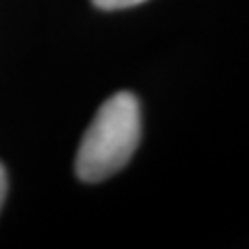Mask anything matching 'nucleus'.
<instances>
[{
    "instance_id": "nucleus-1",
    "label": "nucleus",
    "mask_w": 249,
    "mask_h": 249,
    "mask_svg": "<svg viewBox=\"0 0 249 249\" xmlns=\"http://www.w3.org/2000/svg\"><path fill=\"white\" fill-rule=\"evenodd\" d=\"M142 142V106L133 91H116L98 108L75 158L83 183H102L131 162Z\"/></svg>"
},
{
    "instance_id": "nucleus-2",
    "label": "nucleus",
    "mask_w": 249,
    "mask_h": 249,
    "mask_svg": "<svg viewBox=\"0 0 249 249\" xmlns=\"http://www.w3.org/2000/svg\"><path fill=\"white\" fill-rule=\"evenodd\" d=\"M147 0H91V4L100 11H121V9H133L137 4H143Z\"/></svg>"
},
{
    "instance_id": "nucleus-3",
    "label": "nucleus",
    "mask_w": 249,
    "mask_h": 249,
    "mask_svg": "<svg viewBox=\"0 0 249 249\" xmlns=\"http://www.w3.org/2000/svg\"><path fill=\"white\" fill-rule=\"evenodd\" d=\"M6 189H9V178H6V170L0 164V210H2V204L6 199Z\"/></svg>"
}]
</instances>
